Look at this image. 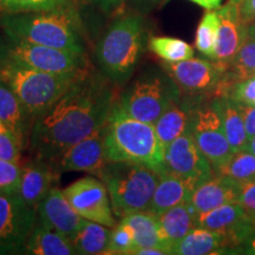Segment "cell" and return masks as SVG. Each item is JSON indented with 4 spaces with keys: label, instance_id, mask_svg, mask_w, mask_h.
I'll return each instance as SVG.
<instances>
[{
    "label": "cell",
    "instance_id": "1",
    "mask_svg": "<svg viewBox=\"0 0 255 255\" xmlns=\"http://www.w3.org/2000/svg\"><path fill=\"white\" fill-rule=\"evenodd\" d=\"M111 85L103 73H82L32 124L30 145L37 157L55 161L70 146L102 129L116 104Z\"/></svg>",
    "mask_w": 255,
    "mask_h": 255
},
{
    "label": "cell",
    "instance_id": "2",
    "mask_svg": "<svg viewBox=\"0 0 255 255\" xmlns=\"http://www.w3.org/2000/svg\"><path fill=\"white\" fill-rule=\"evenodd\" d=\"M0 24L7 38L85 55L81 21L71 4L50 11L6 13Z\"/></svg>",
    "mask_w": 255,
    "mask_h": 255
},
{
    "label": "cell",
    "instance_id": "3",
    "mask_svg": "<svg viewBox=\"0 0 255 255\" xmlns=\"http://www.w3.org/2000/svg\"><path fill=\"white\" fill-rule=\"evenodd\" d=\"M104 155L108 162H130L164 171L165 149L154 124L128 116L117 102L104 126Z\"/></svg>",
    "mask_w": 255,
    "mask_h": 255
},
{
    "label": "cell",
    "instance_id": "4",
    "mask_svg": "<svg viewBox=\"0 0 255 255\" xmlns=\"http://www.w3.org/2000/svg\"><path fill=\"white\" fill-rule=\"evenodd\" d=\"M144 44L145 26L142 15H121L107 28L96 45V60L101 72L114 85L127 84L135 72Z\"/></svg>",
    "mask_w": 255,
    "mask_h": 255
},
{
    "label": "cell",
    "instance_id": "5",
    "mask_svg": "<svg viewBox=\"0 0 255 255\" xmlns=\"http://www.w3.org/2000/svg\"><path fill=\"white\" fill-rule=\"evenodd\" d=\"M117 218L148 209L161 173L144 164L107 162L100 176Z\"/></svg>",
    "mask_w": 255,
    "mask_h": 255
},
{
    "label": "cell",
    "instance_id": "6",
    "mask_svg": "<svg viewBox=\"0 0 255 255\" xmlns=\"http://www.w3.org/2000/svg\"><path fill=\"white\" fill-rule=\"evenodd\" d=\"M82 73L59 75L1 59L0 78L7 83L32 119L36 120L62 97Z\"/></svg>",
    "mask_w": 255,
    "mask_h": 255
},
{
    "label": "cell",
    "instance_id": "7",
    "mask_svg": "<svg viewBox=\"0 0 255 255\" xmlns=\"http://www.w3.org/2000/svg\"><path fill=\"white\" fill-rule=\"evenodd\" d=\"M181 95L182 91L167 72L146 70L121 95L117 105L128 116L154 124Z\"/></svg>",
    "mask_w": 255,
    "mask_h": 255
},
{
    "label": "cell",
    "instance_id": "8",
    "mask_svg": "<svg viewBox=\"0 0 255 255\" xmlns=\"http://www.w3.org/2000/svg\"><path fill=\"white\" fill-rule=\"evenodd\" d=\"M0 59L59 75H78L88 70L85 55L12 38H7V41L0 46Z\"/></svg>",
    "mask_w": 255,
    "mask_h": 255
},
{
    "label": "cell",
    "instance_id": "9",
    "mask_svg": "<svg viewBox=\"0 0 255 255\" xmlns=\"http://www.w3.org/2000/svg\"><path fill=\"white\" fill-rule=\"evenodd\" d=\"M163 70L174 79L182 94L195 97H221L228 89L227 65L201 58L164 63Z\"/></svg>",
    "mask_w": 255,
    "mask_h": 255
},
{
    "label": "cell",
    "instance_id": "10",
    "mask_svg": "<svg viewBox=\"0 0 255 255\" xmlns=\"http://www.w3.org/2000/svg\"><path fill=\"white\" fill-rule=\"evenodd\" d=\"M206 100L208 98H203L197 104L191 119L190 130L197 146L216 174L227 164L234 151L226 136L216 98Z\"/></svg>",
    "mask_w": 255,
    "mask_h": 255
},
{
    "label": "cell",
    "instance_id": "11",
    "mask_svg": "<svg viewBox=\"0 0 255 255\" xmlns=\"http://www.w3.org/2000/svg\"><path fill=\"white\" fill-rule=\"evenodd\" d=\"M37 220L36 208L19 194H0V255L23 253Z\"/></svg>",
    "mask_w": 255,
    "mask_h": 255
},
{
    "label": "cell",
    "instance_id": "12",
    "mask_svg": "<svg viewBox=\"0 0 255 255\" xmlns=\"http://www.w3.org/2000/svg\"><path fill=\"white\" fill-rule=\"evenodd\" d=\"M164 171L181 177L193 189L215 175L214 168L197 146L190 129L167 146Z\"/></svg>",
    "mask_w": 255,
    "mask_h": 255
},
{
    "label": "cell",
    "instance_id": "13",
    "mask_svg": "<svg viewBox=\"0 0 255 255\" xmlns=\"http://www.w3.org/2000/svg\"><path fill=\"white\" fill-rule=\"evenodd\" d=\"M72 208L85 220L107 227L117 225L107 187L94 176H85L63 189Z\"/></svg>",
    "mask_w": 255,
    "mask_h": 255
},
{
    "label": "cell",
    "instance_id": "14",
    "mask_svg": "<svg viewBox=\"0 0 255 255\" xmlns=\"http://www.w3.org/2000/svg\"><path fill=\"white\" fill-rule=\"evenodd\" d=\"M107 162L104 155L103 127L87 138L70 146L51 163L59 173L85 171V173L100 176Z\"/></svg>",
    "mask_w": 255,
    "mask_h": 255
},
{
    "label": "cell",
    "instance_id": "15",
    "mask_svg": "<svg viewBox=\"0 0 255 255\" xmlns=\"http://www.w3.org/2000/svg\"><path fill=\"white\" fill-rule=\"evenodd\" d=\"M38 222L71 239L87 221L72 208L63 190L51 188L37 206Z\"/></svg>",
    "mask_w": 255,
    "mask_h": 255
},
{
    "label": "cell",
    "instance_id": "16",
    "mask_svg": "<svg viewBox=\"0 0 255 255\" xmlns=\"http://www.w3.org/2000/svg\"><path fill=\"white\" fill-rule=\"evenodd\" d=\"M216 13L219 15V31L213 60L228 65L247 39L246 24L241 18L239 4L232 0L216 8Z\"/></svg>",
    "mask_w": 255,
    "mask_h": 255
},
{
    "label": "cell",
    "instance_id": "17",
    "mask_svg": "<svg viewBox=\"0 0 255 255\" xmlns=\"http://www.w3.org/2000/svg\"><path fill=\"white\" fill-rule=\"evenodd\" d=\"M203 97L182 94L171 103L154 123L156 133L164 149L177 137L190 129L191 119Z\"/></svg>",
    "mask_w": 255,
    "mask_h": 255
},
{
    "label": "cell",
    "instance_id": "18",
    "mask_svg": "<svg viewBox=\"0 0 255 255\" xmlns=\"http://www.w3.org/2000/svg\"><path fill=\"white\" fill-rule=\"evenodd\" d=\"M241 189L242 184L233 178L215 174L193 190L190 205L199 215L226 203L237 202Z\"/></svg>",
    "mask_w": 255,
    "mask_h": 255
},
{
    "label": "cell",
    "instance_id": "19",
    "mask_svg": "<svg viewBox=\"0 0 255 255\" xmlns=\"http://www.w3.org/2000/svg\"><path fill=\"white\" fill-rule=\"evenodd\" d=\"M59 171L51 162L36 158L21 167V181L19 195L28 206L37 208L38 203L55 187Z\"/></svg>",
    "mask_w": 255,
    "mask_h": 255
},
{
    "label": "cell",
    "instance_id": "20",
    "mask_svg": "<svg viewBox=\"0 0 255 255\" xmlns=\"http://www.w3.org/2000/svg\"><path fill=\"white\" fill-rule=\"evenodd\" d=\"M0 121L13 133L21 146L26 144L31 133V122L34 121L27 113L17 95L4 79L0 78Z\"/></svg>",
    "mask_w": 255,
    "mask_h": 255
},
{
    "label": "cell",
    "instance_id": "21",
    "mask_svg": "<svg viewBox=\"0 0 255 255\" xmlns=\"http://www.w3.org/2000/svg\"><path fill=\"white\" fill-rule=\"evenodd\" d=\"M193 190V188L181 177L163 171L161 173L158 184L146 210L156 215H161L173 207L189 202Z\"/></svg>",
    "mask_w": 255,
    "mask_h": 255
},
{
    "label": "cell",
    "instance_id": "22",
    "mask_svg": "<svg viewBox=\"0 0 255 255\" xmlns=\"http://www.w3.org/2000/svg\"><path fill=\"white\" fill-rule=\"evenodd\" d=\"M158 216L162 239L170 251L175 244L196 227V212L189 202L173 207Z\"/></svg>",
    "mask_w": 255,
    "mask_h": 255
},
{
    "label": "cell",
    "instance_id": "23",
    "mask_svg": "<svg viewBox=\"0 0 255 255\" xmlns=\"http://www.w3.org/2000/svg\"><path fill=\"white\" fill-rule=\"evenodd\" d=\"M228 247L221 233L196 226L171 248L176 255H208L225 253Z\"/></svg>",
    "mask_w": 255,
    "mask_h": 255
},
{
    "label": "cell",
    "instance_id": "24",
    "mask_svg": "<svg viewBox=\"0 0 255 255\" xmlns=\"http://www.w3.org/2000/svg\"><path fill=\"white\" fill-rule=\"evenodd\" d=\"M122 222L126 223L132 232L136 250L148 247L162 248L170 254V251L168 250L167 245L162 239L158 216L154 213L149 210L131 213V214L123 216Z\"/></svg>",
    "mask_w": 255,
    "mask_h": 255
},
{
    "label": "cell",
    "instance_id": "25",
    "mask_svg": "<svg viewBox=\"0 0 255 255\" xmlns=\"http://www.w3.org/2000/svg\"><path fill=\"white\" fill-rule=\"evenodd\" d=\"M25 254L71 255L77 254L71 239L38 222L25 245Z\"/></svg>",
    "mask_w": 255,
    "mask_h": 255
},
{
    "label": "cell",
    "instance_id": "26",
    "mask_svg": "<svg viewBox=\"0 0 255 255\" xmlns=\"http://www.w3.org/2000/svg\"><path fill=\"white\" fill-rule=\"evenodd\" d=\"M215 98L222 117L226 136H227L233 151L237 152L244 150L247 148L250 138H248L239 103L228 96H221V97Z\"/></svg>",
    "mask_w": 255,
    "mask_h": 255
},
{
    "label": "cell",
    "instance_id": "27",
    "mask_svg": "<svg viewBox=\"0 0 255 255\" xmlns=\"http://www.w3.org/2000/svg\"><path fill=\"white\" fill-rule=\"evenodd\" d=\"M110 227L94 221H87L71 238L77 254H105L110 240Z\"/></svg>",
    "mask_w": 255,
    "mask_h": 255
},
{
    "label": "cell",
    "instance_id": "28",
    "mask_svg": "<svg viewBox=\"0 0 255 255\" xmlns=\"http://www.w3.org/2000/svg\"><path fill=\"white\" fill-rule=\"evenodd\" d=\"M149 49L167 63H178L194 57V49L187 41L173 37H152Z\"/></svg>",
    "mask_w": 255,
    "mask_h": 255
},
{
    "label": "cell",
    "instance_id": "29",
    "mask_svg": "<svg viewBox=\"0 0 255 255\" xmlns=\"http://www.w3.org/2000/svg\"><path fill=\"white\" fill-rule=\"evenodd\" d=\"M232 84L255 76V39L247 38L234 58L227 65Z\"/></svg>",
    "mask_w": 255,
    "mask_h": 255
},
{
    "label": "cell",
    "instance_id": "30",
    "mask_svg": "<svg viewBox=\"0 0 255 255\" xmlns=\"http://www.w3.org/2000/svg\"><path fill=\"white\" fill-rule=\"evenodd\" d=\"M218 175H225L244 184L255 181V155L247 149L233 154L227 164L223 167Z\"/></svg>",
    "mask_w": 255,
    "mask_h": 255
},
{
    "label": "cell",
    "instance_id": "31",
    "mask_svg": "<svg viewBox=\"0 0 255 255\" xmlns=\"http://www.w3.org/2000/svg\"><path fill=\"white\" fill-rule=\"evenodd\" d=\"M218 31L219 15L216 13V9L215 11L209 9L201 19L199 26H197L195 46L199 52L210 59H214Z\"/></svg>",
    "mask_w": 255,
    "mask_h": 255
},
{
    "label": "cell",
    "instance_id": "32",
    "mask_svg": "<svg viewBox=\"0 0 255 255\" xmlns=\"http://www.w3.org/2000/svg\"><path fill=\"white\" fill-rule=\"evenodd\" d=\"M70 4V0H0V9L5 13L50 11Z\"/></svg>",
    "mask_w": 255,
    "mask_h": 255
},
{
    "label": "cell",
    "instance_id": "33",
    "mask_svg": "<svg viewBox=\"0 0 255 255\" xmlns=\"http://www.w3.org/2000/svg\"><path fill=\"white\" fill-rule=\"evenodd\" d=\"M135 250L136 245L135 240H133L132 232L122 221L117 223L114 229H111L109 245H108L105 254L128 255L132 254Z\"/></svg>",
    "mask_w": 255,
    "mask_h": 255
},
{
    "label": "cell",
    "instance_id": "34",
    "mask_svg": "<svg viewBox=\"0 0 255 255\" xmlns=\"http://www.w3.org/2000/svg\"><path fill=\"white\" fill-rule=\"evenodd\" d=\"M21 181V167L0 158V194H18Z\"/></svg>",
    "mask_w": 255,
    "mask_h": 255
},
{
    "label": "cell",
    "instance_id": "35",
    "mask_svg": "<svg viewBox=\"0 0 255 255\" xmlns=\"http://www.w3.org/2000/svg\"><path fill=\"white\" fill-rule=\"evenodd\" d=\"M225 96L241 104L255 107V76L233 84Z\"/></svg>",
    "mask_w": 255,
    "mask_h": 255
},
{
    "label": "cell",
    "instance_id": "36",
    "mask_svg": "<svg viewBox=\"0 0 255 255\" xmlns=\"http://www.w3.org/2000/svg\"><path fill=\"white\" fill-rule=\"evenodd\" d=\"M21 148L23 146L13 133L9 131L0 132V158L19 164L21 157Z\"/></svg>",
    "mask_w": 255,
    "mask_h": 255
},
{
    "label": "cell",
    "instance_id": "37",
    "mask_svg": "<svg viewBox=\"0 0 255 255\" xmlns=\"http://www.w3.org/2000/svg\"><path fill=\"white\" fill-rule=\"evenodd\" d=\"M238 202L251 219L255 220V181L242 186Z\"/></svg>",
    "mask_w": 255,
    "mask_h": 255
},
{
    "label": "cell",
    "instance_id": "38",
    "mask_svg": "<svg viewBox=\"0 0 255 255\" xmlns=\"http://www.w3.org/2000/svg\"><path fill=\"white\" fill-rule=\"evenodd\" d=\"M240 111L244 117L245 127H246V131L248 138L255 136V107L254 105H247L239 103Z\"/></svg>",
    "mask_w": 255,
    "mask_h": 255
},
{
    "label": "cell",
    "instance_id": "39",
    "mask_svg": "<svg viewBox=\"0 0 255 255\" xmlns=\"http://www.w3.org/2000/svg\"><path fill=\"white\" fill-rule=\"evenodd\" d=\"M240 14L245 24H250L255 20V0H241L239 4Z\"/></svg>",
    "mask_w": 255,
    "mask_h": 255
},
{
    "label": "cell",
    "instance_id": "40",
    "mask_svg": "<svg viewBox=\"0 0 255 255\" xmlns=\"http://www.w3.org/2000/svg\"><path fill=\"white\" fill-rule=\"evenodd\" d=\"M85 1L97 5L98 7L104 9V11H111V9L119 7L124 0H85Z\"/></svg>",
    "mask_w": 255,
    "mask_h": 255
},
{
    "label": "cell",
    "instance_id": "41",
    "mask_svg": "<svg viewBox=\"0 0 255 255\" xmlns=\"http://www.w3.org/2000/svg\"><path fill=\"white\" fill-rule=\"evenodd\" d=\"M169 254L167 251L162 250V248H152V247H148V248H138L133 252L132 255H165Z\"/></svg>",
    "mask_w": 255,
    "mask_h": 255
},
{
    "label": "cell",
    "instance_id": "42",
    "mask_svg": "<svg viewBox=\"0 0 255 255\" xmlns=\"http://www.w3.org/2000/svg\"><path fill=\"white\" fill-rule=\"evenodd\" d=\"M190 1L195 2L196 5L206 9H216L221 6L222 0H190Z\"/></svg>",
    "mask_w": 255,
    "mask_h": 255
},
{
    "label": "cell",
    "instance_id": "43",
    "mask_svg": "<svg viewBox=\"0 0 255 255\" xmlns=\"http://www.w3.org/2000/svg\"><path fill=\"white\" fill-rule=\"evenodd\" d=\"M133 4L136 5L137 8L141 9H149L152 6L157 5L161 0H132Z\"/></svg>",
    "mask_w": 255,
    "mask_h": 255
},
{
    "label": "cell",
    "instance_id": "44",
    "mask_svg": "<svg viewBox=\"0 0 255 255\" xmlns=\"http://www.w3.org/2000/svg\"><path fill=\"white\" fill-rule=\"evenodd\" d=\"M242 251L246 254H254L255 255V233L252 235V238L248 240L246 244L242 246Z\"/></svg>",
    "mask_w": 255,
    "mask_h": 255
},
{
    "label": "cell",
    "instance_id": "45",
    "mask_svg": "<svg viewBox=\"0 0 255 255\" xmlns=\"http://www.w3.org/2000/svg\"><path fill=\"white\" fill-rule=\"evenodd\" d=\"M246 31L247 38H253V39H255V20L246 25Z\"/></svg>",
    "mask_w": 255,
    "mask_h": 255
},
{
    "label": "cell",
    "instance_id": "46",
    "mask_svg": "<svg viewBox=\"0 0 255 255\" xmlns=\"http://www.w3.org/2000/svg\"><path fill=\"white\" fill-rule=\"evenodd\" d=\"M247 150L251 151L252 154L255 155V136L252 137L250 138V141H248V144H247Z\"/></svg>",
    "mask_w": 255,
    "mask_h": 255
},
{
    "label": "cell",
    "instance_id": "47",
    "mask_svg": "<svg viewBox=\"0 0 255 255\" xmlns=\"http://www.w3.org/2000/svg\"><path fill=\"white\" fill-rule=\"evenodd\" d=\"M5 131H8V129L4 126V123L0 121V132H5ZM9 132H11V131H9Z\"/></svg>",
    "mask_w": 255,
    "mask_h": 255
},
{
    "label": "cell",
    "instance_id": "48",
    "mask_svg": "<svg viewBox=\"0 0 255 255\" xmlns=\"http://www.w3.org/2000/svg\"><path fill=\"white\" fill-rule=\"evenodd\" d=\"M232 1H234V2H238V4H240V2H241V0H232Z\"/></svg>",
    "mask_w": 255,
    "mask_h": 255
},
{
    "label": "cell",
    "instance_id": "49",
    "mask_svg": "<svg viewBox=\"0 0 255 255\" xmlns=\"http://www.w3.org/2000/svg\"><path fill=\"white\" fill-rule=\"evenodd\" d=\"M0 69H1V59H0Z\"/></svg>",
    "mask_w": 255,
    "mask_h": 255
}]
</instances>
